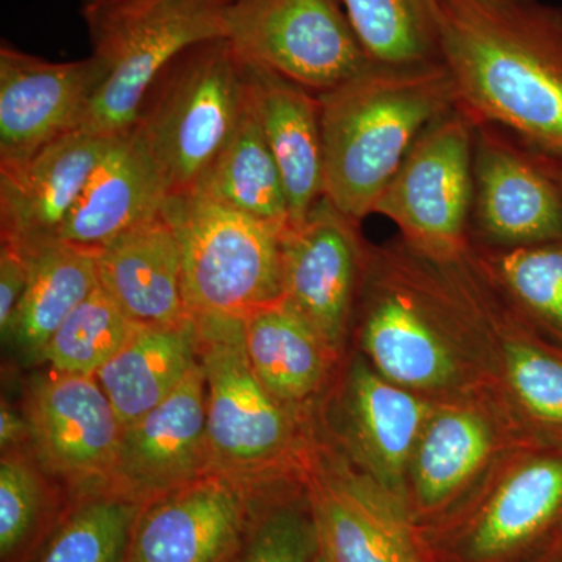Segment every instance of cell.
<instances>
[{"mask_svg":"<svg viewBox=\"0 0 562 562\" xmlns=\"http://www.w3.org/2000/svg\"><path fill=\"white\" fill-rule=\"evenodd\" d=\"M458 105L527 149L562 157V9L543 0H435Z\"/></svg>","mask_w":562,"mask_h":562,"instance_id":"obj_1","label":"cell"},{"mask_svg":"<svg viewBox=\"0 0 562 562\" xmlns=\"http://www.w3.org/2000/svg\"><path fill=\"white\" fill-rule=\"evenodd\" d=\"M317 101L324 195L355 222L373 213L422 132L458 105L442 61H372Z\"/></svg>","mask_w":562,"mask_h":562,"instance_id":"obj_2","label":"cell"},{"mask_svg":"<svg viewBox=\"0 0 562 562\" xmlns=\"http://www.w3.org/2000/svg\"><path fill=\"white\" fill-rule=\"evenodd\" d=\"M247 95L246 66L227 38L195 44L151 85L135 131L169 194L192 192L232 138Z\"/></svg>","mask_w":562,"mask_h":562,"instance_id":"obj_3","label":"cell"},{"mask_svg":"<svg viewBox=\"0 0 562 562\" xmlns=\"http://www.w3.org/2000/svg\"><path fill=\"white\" fill-rule=\"evenodd\" d=\"M162 214L179 241L188 314L249 316L281 299V233L203 198L169 194Z\"/></svg>","mask_w":562,"mask_h":562,"instance_id":"obj_4","label":"cell"},{"mask_svg":"<svg viewBox=\"0 0 562 562\" xmlns=\"http://www.w3.org/2000/svg\"><path fill=\"white\" fill-rule=\"evenodd\" d=\"M206 386L211 473L247 487L288 452L291 422L283 403L251 369L241 317H195Z\"/></svg>","mask_w":562,"mask_h":562,"instance_id":"obj_5","label":"cell"},{"mask_svg":"<svg viewBox=\"0 0 562 562\" xmlns=\"http://www.w3.org/2000/svg\"><path fill=\"white\" fill-rule=\"evenodd\" d=\"M233 0H166L135 20L92 36L102 80L79 131L113 138L131 132L151 85L181 52L227 38Z\"/></svg>","mask_w":562,"mask_h":562,"instance_id":"obj_6","label":"cell"},{"mask_svg":"<svg viewBox=\"0 0 562 562\" xmlns=\"http://www.w3.org/2000/svg\"><path fill=\"white\" fill-rule=\"evenodd\" d=\"M475 128L460 105L428 125L373 209L401 227L409 247L435 261L468 250Z\"/></svg>","mask_w":562,"mask_h":562,"instance_id":"obj_7","label":"cell"},{"mask_svg":"<svg viewBox=\"0 0 562 562\" xmlns=\"http://www.w3.org/2000/svg\"><path fill=\"white\" fill-rule=\"evenodd\" d=\"M227 40L244 65L322 94L373 61L341 0H233Z\"/></svg>","mask_w":562,"mask_h":562,"instance_id":"obj_8","label":"cell"},{"mask_svg":"<svg viewBox=\"0 0 562 562\" xmlns=\"http://www.w3.org/2000/svg\"><path fill=\"white\" fill-rule=\"evenodd\" d=\"M25 416L41 462L77 497L109 492L124 425L94 376H36L27 387Z\"/></svg>","mask_w":562,"mask_h":562,"instance_id":"obj_9","label":"cell"},{"mask_svg":"<svg viewBox=\"0 0 562 562\" xmlns=\"http://www.w3.org/2000/svg\"><path fill=\"white\" fill-rule=\"evenodd\" d=\"M257 513L250 487L206 473L140 506L127 562H236Z\"/></svg>","mask_w":562,"mask_h":562,"instance_id":"obj_10","label":"cell"},{"mask_svg":"<svg viewBox=\"0 0 562 562\" xmlns=\"http://www.w3.org/2000/svg\"><path fill=\"white\" fill-rule=\"evenodd\" d=\"M357 225L322 195L280 236L281 297L330 349L342 341L361 273Z\"/></svg>","mask_w":562,"mask_h":562,"instance_id":"obj_11","label":"cell"},{"mask_svg":"<svg viewBox=\"0 0 562 562\" xmlns=\"http://www.w3.org/2000/svg\"><path fill=\"white\" fill-rule=\"evenodd\" d=\"M211 473L201 362L160 405L124 425L109 492L147 503Z\"/></svg>","mask_w":562,"mask_h":562,"instance_id":"obj_12","label":"cell"},{"mask_svg":"<svg viewBox=\"0 0 562 562\" xmlns=\"http://www.w3.org/2000/svg\"><path fill=\"white\" fill-rule=\"evenodd\" d=\"M473 217L492 243L524 247L562 239V192L530 149L475 122Z\"/></svg>","mask_w":562,"mask_h":562,"instance_id":"obj_13","label":"cell"},{"mask_svg":"<svg viewBox=\"0 0 562 562\" xmlns=\"http://www.w3.org/2000/svg\"><path fill=\"white\" fill-rule=\"evenodd\" d=\"M102 80L101 61H49L9 43L0 47V165L27 160L79 131Z\"/></svg>","mask_w":562,"mask_h":562,"instance_id":"obj_14","label":"cell"},{"mask_svg":"<svg viewBox=\"0 0 562 562\" xmlns=\"http://www.w3.org/2000/svg\"><path fill=\"white\" fill-rule=\"evenodd\" d=\"M110 143L72 132L27 160L0 165L2 243L27 249L58 239Z\"/></svg>","mask_w":562,"mask_h":562,"instance_id":"obj_15","label":"cell"},{"mask_svg":"<svg viewBox=\"0 0 562 562\" xmlns=\"http://www.w3.org/2000/svg\"><path fill=\"white\" fill-rule=\"evenodd\" d=\"M310 508L330 562H420L394 497L373 480L321 469L310 483Z\"/></svg>","mask_w":562,"mask_h":562,"instance_id":"obj_16","label":"cell"},{"mask_svg":"<svg viewBox=\"0 0 562 562\" xmlns=\"http://www.w3.org/2000/svg\"><path fill=\"white\" fill-rule=\"evenodd\" d=\"M169 192L138 132L113 136L58 239L98 251L161 213Z\"/></svg>","mask_w":562,"mask_h":562,"instance_id":"obj_17","label":"cell"},{"mask_svg":"<svg viewBox=\"0 0 562 562\" xmlns=\"http://www.w3.org/2000/svg\"><path fill=\"white\" fill-rule=\"evenodd\" d=\"M99 286L138 327L190 319L179 241L162 211L95 251Z\"/></svg>","mask_w":562,"mask_h":562,"instance_id":"obj_18","label":"cell"},{"mask_svg":"<svg viewBox=\"0 0 562 562\" xmlns=\"http://www.w3.org/2000/svg\"><path fill=\"white\" fill-rule=\"evenodd\" d=\"M244 66L262 132L279 166L291 225L301 224L324 195L317 94L271 70Z\"/></svg>","mask_w":562,"mask_h":562,"instance_id":"obj_19","label":"cell"},{"mask_svg":"<svg viewBox=\"0 0 562 562\" xmlns=\"http://www.w3.org/2000/svg\"><path fill=\"white\" fill-rule=\"evenodd\" d=\"M350 439L373 482L392 497L402 491L406 462L427 424L428 408L397 384L357 361L347 386Z\"/></svg>","mask_w":562,"mask_h":562,"instance_id":"obj_20","label":"cell"},{"mask_svg":"<svg viewBox=\"0 0 562 562\" xmlns=\"http://www.w3.org/2000/svg\"><path fill=\"white\" fill-rule=\"evenodd\" d=\"M562 522V443L512 473L486 506L468 541L472 561L498 560L532 549Z\"/></svg>","mask_w":562,"mask_h":562,"instance_id":"obj_21","label":"cell"},{"mask_svg":"<svg viewBox=\"0 0 562 562\" xmlns=\"http://www.w3.org/2000/svg\"><path fill=\"white\" fill-rule=\"evenodd\" d=\"M198 364V322L190 317L177 325L136 327L94 379L127 425L166 401Z\"/></svg>","mask_w":562,"mask_h":562,"instance_id":"obj_22","label":"cell"},{"mask_svg":"<svg viewBox=\"0 0 562 562\" xmlns=\"http://www.w3.org/2000/svg\"><path fill=\"white\" fill-rule=\"evenodd\" d=\"M21 250L29 265L27 288L2 338L21 357L40 361L54 333L99 286L95 251L60 239Z\"/></svg>","mask_w":562,"mask_h":562,"instance_id":"obj_23","label":"cell"},{"mask_svg":"<svg viewBox=\"0 0 562 562\" xmlns=\"http://www.w3.org/2000/svg\"><path fill=\"white\" fill-rule=\"evenodd\" d=\"M192 192L254 217L277 232L290 227L286 192L262 132L249 80L241 117L232 138Z\"/></svg>","mask_w":562,"mask_h":562,"instance_id":"obj_24","label":"cell"},{"mask_svg":"<svg viewBox=\"0 0 562 562\" xmlns=\"http://www.w3.org/2000/svg\"><path fill=\"white\" fill-rule=\"evenodd\" d=\"M244 339L251 369L281 403L303 401L324 379L330 347L283 297L244 317Z\"/></svg>","mask_w":562,"mask_h":562,"instance_id":"obj_25","label":"cell"},{"mask_svg":"<svg viewBox=\"0 0 562 562\" xmlns=\"http://www.w3.org/2000/svg\"><path fill=\"white\" fill-rule=\"evenodd\" d=\"M490 449V430L476 414L446 409L427 420L413 453L414 487L422 505L446 501L482 465Z\"/></svg>","mask_w":562,"mask_h":562,"instance_id":"obj_26","label":"cell"},{"mask_svg":"<svg viewBox=\"0 0 562 562\" xmlns=\"http://www.w3.org/2000/svg\"><path fill=\"white\" fill-rule=\"evenodd\" d=\"M140 506L114 492L79 498L29 562H127Z\"/></svg>","mask_w":562,"mask_h":562,"instance_id":"obj_27","label":"cell"},{"mask_svg":"<svg viewBox=\"0 0 562 562\" xmlns=\"http://www.w3.org/2000/svg\"><path fill=\"white\" fill-rule=\"evenodd\" d=\"M369 57L386 65L441 61L435 0H341Z\"/></svg>","mask_w":562,"mask_h":562,"instance_id":"obj_28","label":"cell"},{"mask_svg":"<svg viewBox=\"0 0 562 562\" xmlns=\"http://www.w3.org/2000/svg\"><path fill=\"white\" fill-rule=\"evenodd\" d=\"M136 327L98 286L54 333L40 361L52 371L94 376L128 342Z\"/></svg>","mask_w":562,"mask_h":562,"instance_id":"obj_29","label":"cell"},{"mask_svg":"<svg viewBox=\"0 0 562 562\" xmlns=\"http://www.w3.org/2000/svg\"><path fill=\"white\" fill-rule=\"evenodd\" d=\"M63 516L52 513L49 497L31 462L20 453H3L0 462V561H31Z\"/></svg>","mask_w":562,"mask_h":562,"instance_id":"obj_30","label":"cell"},{"mask_svg":"<svg viewBox=\"0 0 562 562\" xmlns=\"http://www.w3.org/2000/svg\"><path fill=\"white\" fill-rule=\"evenodd\" d=\"M487 262L514 301L562 341V239L513 247Z\"/></svg>","mask_w":562,"mask_h":562,"instance_id":"obj_31","label":"cell"},{"mask_svg":"<svg viewBox=\"0 0 562 562\" xmlns=\"http://www.w3.org/2000/svg\"><path fill=\"white\" fill-rule=\"evenodd\" d=\"M509 383L535 419L562 430V353L531 341L506 346Z\"/></svg>","mask_w":562,"mask_h":562,"instance_id":"obj_32","label":"cell"},{"mask_svg":"<svg viewBox=\"0 0 562 562\" xmlns=\"http://www.w3.org/2000/svg\"><path fill=\"white\" fill-rule=\"evenodd\" d=\"M319 538L312 508L291 506L258 512L236 562H313Z\"/></svg>","mask_w":562,"mask_h":562,"instance_id":"obj_33","label":"cell"},{"mask_svg":"<svg viewBox=\"0 0 562 562\" xmlns=\"http://www.w3.org/2000/svg\"><path fill=\"white\" fill-rule=\"evenodd\" d=\"M29 281V265L21 249L2 243L0 249V331L9 330L10 322L24 297Z\"/></svg>","mask_w":562,"mask_h":562,"instance_id":"obj_34","label":"cell"},{"mask_svg":"<svg viewBox=\"0 0 562 562\" xmlns=\"http://www.w3.org/2000/svg\"><path fill=\"white\" fill-rule=\"evenodd\" d=\"M161 2L166 0H81V16L92 38L135 20Z\"/></svg>","mask_w":562,"mask_h":562,"instance_id":"obj_35","label":"cell"},{"mask_svg":"<svg viewBox=\"0 0 562 562\" xmlns=\"http://www.w3.org/2000/svg\"><path fill=\"white\" fill-rule=\"evenodd\" d=\"M32 439L31 424L27 416H21L9 403L2 402L0 406V447L2 452H13L14 447Z\"/></svg>","mask_w":562,"mask_h":562,"instance_id":"obj_36","label":"cell"},{"mask_svg":"<svg viewBox=\"0 0 562 562\" xmlns=\"http://www.w3.org/2000/svg\"><path fill=\"white\" fill-rule=\"evenodd\" d=\"M532 549L530 562H562V522Z\"/></svg>","mask_w":562,"mask_h":562,"instance_id":"obj_37","label":"cell"},{"mask_svg":"<svg viewBox=\"0 0 562 562\" xmlns=\"http://www.w3.org/2000/svg\"><path fill=\"white\" fill-rule=\"evenodd\" d=\"M532 154H535L536 157H538V160L541 161V165L543 166V168L547 169V172H549L550 176L553 177L554 181H557L558 187H560V190L562 192V157H552V155L536 154V151H532Z\"/></svg>","mask_w":562,"mask_h":562,"instance_id":"obj_38","label":"cell"},{"mask_svg":"<svg viewBox=\"0 0 562 562\" xmlns=\"http://www.w3.org/2000/svg\"><path fill=\"white\" fill-rule=\"evenodd\" d=\"M313 562H330L327 554H325L324 550L321 549V546L319 549H317L316 554H314Z\"/></svg>","mask_w":562,"mask_h":562,"instance_id":"obj_39","label":"cell"}]
</instances>
